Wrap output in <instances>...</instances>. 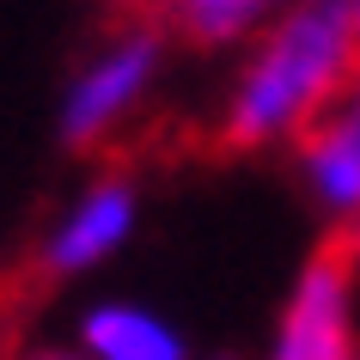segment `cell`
Returning a JSON list of instances; mask_svg holds the SVG:
<instances>
[{
	"label": "cell",
	"instance_id": "ba28073f",
	"mask_svg": "<svg viewBox=\"0 0 360 360\" xmlns=\"http://www.w3.org/2000/svg\"><path fill=\"white\" fill-rule=\"evenodd\" d=\"M342 238H348V257H354V275H360V214H354V220H342Z\"/></svg>",
	"mask_w": 360,
	"mask_h": 360
},
{
	"label": "cell",
	"instance_id": "7a4b0ae2",
	"mask_svg": "<svg viewBox=\"0 0 360 360\" xmlns=\"http://www.w3.org/2000/svg\"><path fill=\"white\" fill-rule=\"evenodd\" d=\"M354 293H360V275L348 257V238L330 232V238H318V250L305 257L300 281L287 293L269 360H360Z\"/></svg>",
	"mask_w": 360,
	"mask_h": 360
},
{
	"label": "cell",
	"instance_id": "5b68a950",
	"mask_svg": "<svg viewBox=\"0 0 360 360\" xmlns=\"http://www.w3.org/2000/svg\"><path fill=\"white\" fill-rule=\"evenodd\" d=\"M293 147H300L305 190L318 195V208L336 220H354L360 214V68Z\"/></svg>",
	"mask_w": 360,
	"mask_h": 360
},
{
	"label": "cell",
	"instance_id": "8992f818",
	"mask_svg": "<svg viewBox=\"0 0 360 360\" xmlns=\"http://www.w3.org/2000/svg\"><path fill=\"white\" fill-rule=\"evenodd\" d=\"M79 354L86 360H190V348L165 318H153L129 300H104L79 318Z\"/></svg>",
	"mask_w": 360,
	"mask_h": 360
},
{
	"label": "cell",
	"instance_id": "277c9868",
	"mask_svg": "<svg viewBox=\"0 0 360 360\" xmlns=\"http://www.w3.org/2000/svg\"><path fill=\"white\" fill-rule=\"evenodd\" d=\"M134 208H141V202H134V184L122 177V171L98 177L92 190H86L74 208L61 214V226L43 238V250H37V275H43V281H68V275H86V269H98L110 250L129 245Z\"/></svg>",
	"mask_w": 360,
	"mask_h": 360
},
{
	"label": "cell",
	"instance_id": "52a82bcc",
	"mask_svg": "<svg viewBox=\"0 0 360 360\" xmlns=\"http://www.w3.org/2000/svg\"><path fill=\"white\" fill-rule=\"evenodd\" d=\"M263 6L269 0H171V13H177L190 43H232L238 31L257 25Z\"/></svg>",
	"mask_w": 360,
	"mask_h": 360
},
{
	"label": "cell",
	"instance_id": "30bf717a",
	"mask_svg": "<svg viewBox=\"0 0 360 360\" xmlns=\"http://www.w3.org/2000/svg\"><path fill=\"white\" fill-rule=\"evenodd\" d=\"M348 19H354V37H360V0H348Z\"/></svg>",
	"mask_w": 360,
	"mask_h": 360
},
{
	"label": "cell",
	"instance_id": "3957f363",
	"mask_svg": "<svg viewBox=\"0 0 360 360\" xmlns=\"http://www.w3.org/2000/svg\"><path fill=\"white\" fill-rule=\"evenodd\" d=\"M159 49H165L159 31H122L104 43L61 98V147L92 153L104 134H116V122L147 98L153 74H159Z\"/></svg>",
	"mask_w": 360,
	"mask_h": 360
},
{
	"label": "cell",
	"instance_id": "9c48e42d",
	"mask_svg": "<svg viewBox=\"0 0 360 360\" xmlns=\"http://www.w3.org/2000/svg\"><path fill=\"white\" fill-rule=\"evenodd\" d=\"M25 360H86V354H68V348H37V354H25Z\"/></svg>",
	"mask_w": 360,
	"mask_h": 360
},
{
	"label": "cell",
	"instance_id": "6da1fadb",
	"mask_svg": "<svg viewBox=\"0 0 360 360\" xmlns=\"http://www.w3.org/2000/svg\"><path fill=\"white\" fill-rule=\"evenodd\" d=\"M360 68V37L348 19V0H293L287 19L263 37L238 74L220 116V147L226 153H263L275 141H300L330 98Z\"/></svg>",
	"mask_w": 360,
	"mask_h": 360
}]
</instances>
